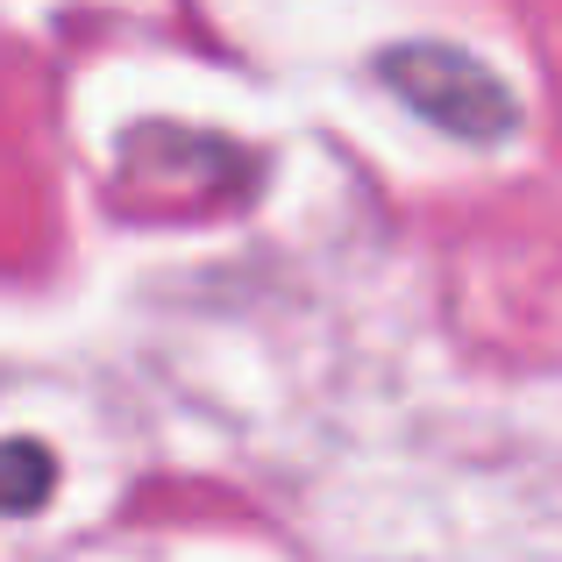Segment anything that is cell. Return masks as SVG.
<instances>
[{
	"label": "cell",
	"instance_id": "obj_1",
	"mask_svg": "<svg viewBox=\"0 0 562 562\" xmlns=\"http://www.w3.org/2000/svg\"><path fill=\"white\" fill-rule=\"evenodd\" d=\"M378 79L392 86L420 122L449 128V136H463V143H498L520 122L513 86L498 79L484 57L456 50V43H398V50L378 57Z\"/></svg>",
	"mask_w": 562,
	"mask_h": 562
},
{
	"label": "cell",
	"instance_id": "obj_2",
	"mask_svg": "<svg viewBox=\"0 0 562 562\" xmlns=\"http://www.w3.org/2000/svg\"><path fill=\"white\" fill-rule=\"evenodd\" d=\"M36 498H43V449L36 441H14L8 449V506L36 513Z\"/></svg>",
	"mask_w": 562,
	"mask_h": 562
}]
</instances>
